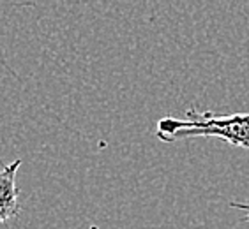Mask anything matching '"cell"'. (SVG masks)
<instances>
[{"mask_svg": "<svg viewBox=\"0 0 249 229\" xmlns=\"http://www.w3.org/2000/svg\"><path fill=\"white\" fill-rule=\"evenodd\" d=\"M156 136L164 143L189 138H221L233 147L249 148V114H216L212 111H186V118L164 116L158 122Z\"/></svg>", "mask_w": 249, "mask_h": 229, "instance_id": "cell-1", "label": "cell"}, {"mask_svg": "<svg viewBox=\"0 0 249 229\" xmlns=\"http://www.w3.org/2000/svg\"><path fill=\"white\" fill-rule=\"evenodd\" d=\"M21 161L16 159L7 166L0 167V224L15 219L19 215V187L16 183V175Z\"/></svg>", "mask_w": 249, "mask_h": 229, "instance_id": "cell-2", "label": "cell"}, {"mask_svg": "<svg viewBox=\"0 0 249 229\" xmlns=\"http://www.w3.org/2000/svg\"><path fill=\"white\" fill-rule=\"evenodd\" d=\"M230 208H237V210H244V212H246L244 222H248V224H249V205H248V203H237V201H231V203H230Z\"/></svg>", "mask_w": 249, "mask_h": 229, "instance_id": "cell-3", "label": "cell"}]
</instances>
